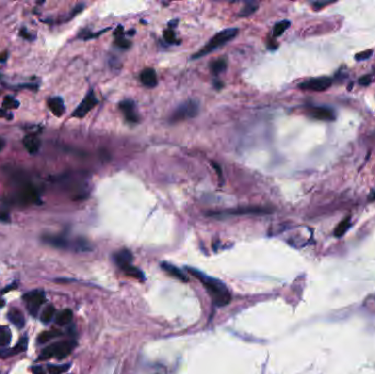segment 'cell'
I'll return each mask as SVG.
<instances>
[{
  "mask_svg": "<svg viewBox=\"0 0 375 374\" xmlns=\"http://www.w3.org/2000/svg\"><path fill=\"white\" fill-rule=\"evenodd\" d=\"M163 39L167 42V43L172 44V43H179V41L176 40V35L174 30L171 29H167V30L163 31Z\"/></svg>",
  "mask_w": 375,
  "mask_h": 374,
  "instance_id": "1f68e13d",
  "label": "cell"
},
{
  "mask_svg": "<svg viewBox=\"0 0 375 374\" xmlns=\"http://www.w3.org/2000/svg\"><path fill=\"white\" fill-rule=\"evenodd\" d=\"M259 9V5L258 3H255V2H248L246 3V6L243 8L242 11L239 12L238 16H240V18H247V16H249L251 15H254L255 12Z\"/></svg>",
  "mask_w": 375,
  "mask_h": 374,
  "instance_id": "484cf974",
  "label": "cell"
},
{
  "mask_svg": "<svg viewBox=\"0 0 375 374\" xmlns=\"http://www.w3.org/2000/svg\"><path fill=\"white\" fill-rule=\"evenodd\" d=\"M212 166H213V168H214V170L216 171V174H217V177H218V180H220V183H221V186H222V184L224 183V179H223V172H222V168H221V166L218 165V163H215V162H212Z\"/></svg>",
  "mask_w": 375,
  "mask_h": 374,
  "instance_id": "d6a6232c",
  "label": "cell"
},
{
  "mask_svg": "<svg viewBox=\"0 0 375 374\" xmlns=\"http://www.w3.org/2000/svg\"><path fill=\"white\" fill-rule=\"evenodd\" d=\"M23 146L30 154H36L41 147V141L34 134H28L23 137Z\"/></svg>",
  "mask_w": 375,
  "mask_h": 374,
  "instance_id": "2e32d148",
  "label": "cell"
},
{
  "mask_svg": "<svg viewBox=\"0 0 375 374\" xmlns=\"http://www.w3.org/2000/svg\"><path fill=\"white\" fill-rule=\"evenodd\" d=\"M11 341V331L6 326H0V347H6Z\"/></svg>",
  "mask_w": 375,
  "mask_h": 374,
  "instance_id": "4316f807",
  "label": "cell"
},
{
  "mask_svg": "<svg viewBox=\"0 0 375 374\" xmlns=\"http://www.w3.org/2000/svg\"><path fill=\"white\" fill-rule=\"evenodd\" d=\"M119 109L123 113L125 120L130 123H138V114L135 111V103L132 100L126 99L119 103Z\"/></svg>",
  "mask_w": 375,
  "mask_h": 374,
  "instance_id": "30bf717a",
  "label": "cell"
},
{
  "mask_svg": "<svg viewBox=\"0 0 375 374\" xmlns=\"http://www.w3.org/2000/svg\"><path fill=\"white\" fill-rule=\"evenodd\" d=\"M291 26V22L288 20H283V21H280V22H277L275 24V27H273V31H272V35L275 37H279L281 36L283 33L288 30V29L290 28Z\"/></svg>",
  "mask_w": 375,
  "mask_h": 374,
  "instance_id": "d4e9b609",
  "label": "cell"
},
{
  "mask_svg": "<svg viewBox=\"0 0 375 374\" xmlns=\"http://www.w3.org/2000/svg\"><path fill=\"white\" fill-rule=\"evenodd\" d=\"M27 348H28V338L22 337L14 348L3 349V350L0 351V358H8V357L16 356L21 354V352H24L27 350Z\"/></svg>",
  "mask_w": 375,
  "mask_h": 374,
  "instance_id": "5bb4252c",
  "label": "cell"
},
{
  "mask_svg": "<svg viewBox=\"0 0 375 374\" xmlns=\"http://www.w3.org/2000/svg\"><path fill=\"white\" fill-rule=\"evenodd\" d=\"M178 22H179L178 19H175V20L170 21V22L168 23V27H169L168 29H171V30H174V29L177 27V24H178Z\"/></svg>",
  "mask_w": 375,
  "mask_h": 374,
  "instance_id": "ab89813d",
  "label": "cell"
},
{
  "mask_svg": "<svg viewBox=\"0 0 375 374\" xmlns=\"http://www.w3.org/2000/svg\"><path fill=\"white\" fill-rule=\"evenodd\" d=\"M0 117H5V119H9L11 120L12 119V115L11 113L8 112V110H3V109H0Z\"/></svg>",
  "mask_w": 375,
  "mask_h": 374,
  "instance_id": "74e56055",
  "label": "cell"
},
{
  "mask_svg": "<svg viewBox=\"0 0 375 374\" xmlns=\"http://www.w3.org/2000/svg\"><path fill=\"white\" fill-rule=\"evenodd\" d=\"M48 107L57 117L62 116L65 113V103L61 97H50L48 100Z\"/></svg>",
  "mask_w": 375,
  "mask_h": 374,
  "instance_id": "9a60e30c",
  "label": "cell"
},
{
  "mask_svg": "<svg viewBox=\"0 0 375 374\" xmlns=\"http://www.w3.org/2000/svg\"><path fill=\"white\" fill-rule=\"evenodd\" d=\"M5 145H6L5 140H3V138L0 137V152H1V150L3 149V147H5Z\"/></svg>",
  "mask_w": 375,
  "mask_h": 374,
  "instance_id": "f6af8a7d",
  "label": "cell"
},
{
  "mask_svg": "<svg viewBox=\"0 0 375 374\" xmlns=\"http://www.w3.org/2000/svg\"><path fill=\"white\" fill-rule=\"evenodd\" d=\"M8 318H9V321L14 324L16 327H18V328H23L25 321H24L23 314L20 309H10V312L8 313Z\"/></svg>",
  "mask_w": 375,
  "mask_h": 374,
  "instance_id": "ac0fdd59",
  "label": "cell"
},
{
  "mask_svg": "<svg viewBox=\"0 0 375 374\" xmlns=\"http://www.w3.org/2000/svg\"><path fill=\"white\" fill-rule=\"evenodd\" d=\"M98 102L99 101L95 95V91L90 89L88 91L85 98H83L82 101L79 103V106L75 109V111L73 112V116L78 117V119H82V117H85L88 113L98 104Z\"/></svg>",
  "mask_w": 375,
  "mask_h": 374,
  "instance_id": "ba28073f",
  "label": "cell"
},
{
  "mask_svg": "<svg viewBox=\"0 0 375 374\" xmlns=\"http://www.w3.org/2000/svg\"><path fill=\"white\" fill-rule=\"evenodd\" d=\"M371 81H372V76H370V75H365V76H362L361 78H359V81H358V82H359V85L361 86H369Z\"/></svg>",
  "mask_w": 375,
  "mask_h": 374,
  "instance_id": "d590c367",
  "label": "cell"
},
{
  "mask_svg": "<svg viewBox=\"0 0 375 374\" xmlns=\"http://www.w3.org/2000/svg\"><path fill=\"white\" fill-rule=\"evenodd\" d=\"M162 268H163V270L165 271L166 273H168V275H169L170 276H174V278L182 281V282H188L189 281L188 276H185L179 268H177L176 266H174V264H171L169 262H163Z\"/></svg>",
  "mask_w": 375,
  "mask_h": 374,
  "instance_id": "e0dca14e",
  "label": "cell"
},
{
  "mask_svg": "<svg viewBox=\"0 0 375 374\" xmlns=\"http://www.w3.org/2000/svg\"><path fill=\"white\" fill-rule=\"evenodd\" d=\"M327 5H328V3H326V2L314 3V8H315V9H319V7H325V6H327Z\"/></svg>",
  "mask_w": 375,
  "mask_h": 374,
  "instance_id": "7bdbcfd3",
  "label": "cell"
},
{
  "mask_svg": "<svg viewBox=\"0 0 375 374\" xmlns=\"http://www.w3.org/2000/svg\"><path fill=\"white\" fill-rule=\"evenodd\" d=\"M271 210L261 207H244L235 210H229L226 214L228 215H248V214H254V215H263V214L271 213Z\"/></svg>",
  "mask_w": 375,
  "mask_h": 374,
  "instance_id": "8fae6325",
  "label": "cell"
},
{
  "mask_svg": "<svg viewBox=\"0 0 375 374\" xmlns=\"http://www.w3.org/2000/svg\"><path fill=\"white\" fill-rule=\"evenodd\" d=\"M332 79L329 77H317L311 78L309 81H305L298 85V88L302 90H310V91H325L331 86Z\"/></svg>",
  "mask_w": 375,
  "mask_h": 374,
  "instance_id": "9c48e42d",
  "label": "cell"
},
{
  "mask_svg": "<svg viewBox=\"0 0 375 374\" xmlns=\"http://www.w3.org/2000/svg\"><path fill=\"white\" fill-rule=\"evenodd\" d=\"M0 221H2V222H9V215H8V214H6V213L0 214Z\"/></svg>",
  "mask_w": 375,
  "mask_h": 374,
  "instance_id": "b9f144b4",
  "label": "cell"
},
{
  "mask_svg": "<svg viewBox=\"0 0 375 374\" xmlns=\"http://www.w3.org/2000/svg\"><path fill=\"white\" fill-rule=\"evenodd\" d=\"M76 347V341L74 340H66V341H60L56 343L50 344L46 347L43 351L41 352L39 360H46L49 358H57L64 359L67 356H69L71 351Z\"/></svg>",
  "mask_w": 375,
  "mask_h": 374,
  "instance_id": "3957f363",
  "label": "cell"
},
{
  "mask_svg": "<svg viewBox=\"0 0 375 374\" xmlns=\"http://www.w3.org/2000/svg\"><path fill=\"white\" fill-rule=\"evenodd\" d=\"M42 241L44 243L49 244V245L61 248V249H69V248H75L77 250L86 251L89 250V244L83 239H77L76 242H71L69 239H67L64 236H56V235H45L42 237Z\"/></svg>",
  "mask_w": 375,
  "mask_h": 374,
  "instance_id": "277c9868",
  "label": "cell"
},
{
  "mask_svg": "<svg viewBox=\"0 0 375 374\" xmlns=\"http://www.w3.org/2000/svg\"><path fill=\"white\" fill-rule=\"evenodd\" d=\"M114 259L117 266L122 268L132 262V254H130L128 249H122L119 253L114 255Z\"/></svg>",
  "mask_w": 375,
  "mask_h": 374,
  "instance_id": "ffe728a7",
  "label": "cell"
},
{
  "mask_svg": "<svg viewBox=\"0 0 375 374\" xmlns=\"http://www.w3.org/2000/svg\"><path fill=\"white\" fill-rule=\"evenodd\" d=\"M351 225V218L350 217H345L342 222H340L338 226H337L335 229V236L336 237H341L347 233V230L350 228Z\"/></svg>",
  "mask_w": 375,
  "mask_h": 374,
  "instance_id": "cb8c5ba5",
  "label": "cell"
},
{
  "mask_svg": "<svg viewBox=\"0 0 375 374\" xmlns=\"http://www.w3.org/2000/svg\"><path fill=\"white\" fill-rule=\"evenodd\" d=\"M32 372H33V374H46L45 371H44V369L42 368V367H40V365H39V367H33L32 368Z\"/></svg>",
  "mask_w": 375,
  "mask_h": 374,
  "instance_id": "f35d334b",
  "label": "cell"
},
{
  "mask_svg": "<svg viewBox=\"0 0 375 374\" xmlns=\"http://www.w3.org/2000/svg\"><path fill=\"white\" fill-rule=\"evenodd\" d=\"M121 269L124 271L125 275H128V276H132V278H135V279H137V280H144V279H145L144 273H143L138 268L134 267L132 263L126 264V266L122 267Z\"/></svg>",
  "mask_w": 375,
  "mask_h": 374,
  "instance_id": "7402d4cb",
  "label": "cell"
},
{
  "mask_svg": "<svg viewBox=\"0 0 375 374\" xmlns=\"http://www.w3.org/2000/svg\"><path fill=\"white\" fill-rule=\"evenodd\" d=\"M309 114L316 120L320 121H332L335 120V113L332 110L325 107H311Z\"/></svg>",
  "mask_w": 375,
  "mask_h": 374,
  "instance_id": "7c38bea8",
  "label": "cell"
},
{
  "mask_svg": "<svg viewBox=\"0 0 375 374\" xmlns=\"http://www.w3.org/2000/svg\"><path fill=\"white\" fill-rule=\"evenodd\" d=\"M62 333L58 330H55V329H52V330H49V331H44V333H42L39 338H37V342L39 343H44V342H48L49 340L53 339V338H56L58 337V336H61Z\"/></svg>",
  "mask_w": 375,
  "mask_h": 374,
  "instance_id": "83f0119b",
  "label": "cell"
},
{
  "mask_svg": "<svg viewBox=\"0 0 375 374\" xmlns=\"http://www.w3.org/2000/svg\"><path fill=\"white\" fill-rule=\"evenodd\" d=\"M372 51H365V52H362V53H359L356 55V60L359 61V62H362V61H365L368 60V58H370L371 56H372Z\"/></svg>",
  "mask_w": 375,
  "mask_h": 374,
  "instance_id": "e575fe53",
  "label": "cell"
},
{
  "mask_svg": "<svg viewBox=\"0 0 375 374\" xmlns=\"http://www.w3.org/2000/svg\"><path fill=\"white\" fill-rule=\"evenodd\" d=\"M8 58V52H3L0 54V63H5Z\"/></svg>",
  "mask_w": 375,
  "mask_h": 374,
  "instance_id": "60d3db41",
  "label": "cell"
},
{
  "mask_svg": "<svg viewBox=\"0 0 375 374\" xmlns=\"http://www.w3.org/2000/svg\"><path fill=\"white\" fill-rule=\"evenodd\" d=\"M83 8H85V5H82H82H78V6H76V7L74 8V10L71 11L70 16H69V19H71V18H73V16H75L76 15L79 14V12H82V11L83 10Z\"/></svg>",
  "mask_w": 375,
  "mask_h": 374,
  "instance_id": "8d00e7d4",
  "label": "cell"
},
{
  "mask_svg": "<svg viewBox=\"0 0 375 374\" xmlns=\"http://www.w3.org/2000/svg\"><path fill=\"white\" fill-rule=\"evenodd\" d=\"M24 301L27 302V309L32 316H36L41 309V306L45 303L46 296L44 291L42 290H34L25 294L23 296Z\"/></svg>",
  "mask_w": 375,
  "mask_h": 374,
  "instance_id": "8992f818",
  "label": "cell"
},
{
  "mask_svg": "<svg viewBox=\"0 0 375 374\" xmlns=\"http://www.w3.org/2000/svg\"><path fill=\"white\" fill-rule=\"evenodd\" d=\"M16 200L22 205L41 203L39 193H37L36 189L30 183L24 184V186L16 192Z\"/></svg>",
  "mask_w": 375,
  "mask_h": 374,
  "instance_id": "52a82bcc",
  "label": "cell"
},
{
  "mask_svg": "<svg viewBox=\"0 0 375 374\" xmlns=\"http://www.w3.org/2000/svg\"><path fill=\"white\" fill-rule=\"evenodd\" d=\"M19 35H20L21 37H23V39H25L27 41H33V40L35 39V36L33 35V34H31V33H29L28 30H27V29H25V28L21 29L20 32H19Z\"/></svg>",
  "mask_w": 375,
  "mask_h": 374,
  "instance_id": "836d02e7",
  "label": "cell"
},
{
  "mask_svg": "<svg viewBox=\"0 0 375 374\" xmlns=\"http://www.w3.org/2000/svg\"><path fill=\"white\" fill-rule=\"evenodd\" d=\"M114 39H115V44L121 49H129L130 46V42L129 40H126V37L124 36L123 27L122 26H119L115 29Z\"/></svg>",
  "mask_w": 375,
  "mask_h": 374,
  "instance_id": "44dd1931",
  "label": "cell"
},
{
  "mask_svg": "<svg viewBox=\"0 0 375 374\" xmlns=\"http://www.w3.org/2000/svg\"><path fill=\"white\" fill-rule=\"evenodd\" d=\"M69 368H70L69 363L61 364V365H55V364H49L48 365L49 374H62V373L66 372Z\"/></svg>",
  "mask_w": 375,
  "mask_h": 374,
  "instance_id": "4dcf8cb0",
  "label": "cell"
},
{
  "mask_svg": "<svg viewBox=\"0 0 375 374\" xmlns=\"http://www.w3.org/2000/svg\"><path fill=\"white\" fill-rule=\"evenodd\" d=\"M55 312H56V309L53 305L46 306V308L43 309V312H42V315H41L42 323H44V324L49 323L50 321H52V318L54 317V315H55Z\"/></svg>",
  "mask_w": 375,
  "mask_h": 374,
  "instance_id": "f1b7e54d",
  "label": "cell"
},
{
  "mask_svg": "<svg viewBox=\"0 0 375 374\" xmlns=\"http://www.w3.org/2000/svg\"><path fill=\"white\" fill-rule=\"evenodd\" d=\"M19 106H20V102L11 96L5 97V99H3L2 101V107L3 109H6V110H12V109L19 108Z\"/></svg>",
  "mask_w": 375,
  "mask_h": 374,
  "instance_id": "f546056e",
  "label": "cell"
},
{
  "mask_svg": "<svg viewBox=\"0 0 375 374\" xmlns=\"http://www.w3.org/2000/svg\"><path fill=\"white\" fill-rule=\"evenodd\" d=\"M238 32L239 30L237 28H229V29H225V30L221 31L220 33H217L216 35H214L212 39L209 41V43L206 44L203 49H200L199 52L196 53L195 55L192 56V60H196V58H200L208 55V54L212 53L214 49H217L218 48H221V46L228 43L229 41L235 39L236 35L238 34Z\"/></svg>",
  "mask_w": 375,
  "mask_h": 374,
  "instance_id": "7a4b0ae2",
  "label": "cell"
},
{
  "mask_svg": "<svg viewBox=\"0 0 375 374\" xmlns=\"http://www.w3.org/2000/svg\"><path fill=\"white\" fill-rule=\"evenodd\" d=\"M227 67V61L224 57H220L214 60L212 63L210 64V70L211 73L215 76H218V75L222 74L223 71H225Z\"/></svg>",
  "mask_w": 375,
  "mask_h": 374,
  "instance_id": "d6986e66",
  "label": "cell"
},
{
  "mask_svg": "<svg viewBox=\"0 0 375 374\" xmlns=\"http://www.w3.org/2000/svg\"><path fill=\"white\" fill-rule=\"evenodd\" d=\"M375 199V192H373V195L370 196V200H374Z\"/></svg>",
  "mask_w": 375,
  "mask_h": 374,
  "instance_id": "bcb514c9",
  "label": "cell"
},
{
  "mask_svg": "<svg viewBox=\"0 0 375 374\" xmlns=\"http://www.w3.org/2000/svg\"><path fill=\"white\" fill-rule=\"evenodd\" d=\"M71 319H73V312H71V309H67L62 310V312L57 314L56 323H57V325L65 326V325H67V324H69L71 322Z\"/></svg>",
  "mask_w": 375,
  "mask_h": 374,
  "instance_id": "603a6c76",
  "label": "cell"
},
{
  "mask_svg": "<svg viewBox=\"0 0 375 374\" xmlns=\"http://www.w3.org/2000/svg\"><path fill=\"white\" fill-rule=\"evenodd\" d=\"M199 113V104L196 101H185L182 104L176 109L170 116V122L176 123V122L184 121L187 119L195 117Z\"/></svg>",
  "mask_w": 375,
  "mask_h": 374,
  "instance_id": "5b68a950",
  "label": "cell"
},
{
  "mask_svg": "<svg viewBox=\"0 0 375 374\" xmlns=\"http://www.w3.org/2000/svg\"><path fill=\"white\" fill-rule=\"evenodd\" d=\"M141 81L147 88H155L158 83V78L154 68H145L140 75Z\"/></svg>",
  "mask_w": 375,
  "mask_h": 374,
  "instance_id": "4fadbf2b",
  "label": "cell"
},
{
  "mask_svg": "<svg viewBox=\"0 0 375 374\" xmlns=\"http://www.w3.org/2000/svg\"><path fill=\"white\" fill-rule=\"evenodd\" d=\"M223 86H224V85H223V82H221V81H215V82H214V87H215L216 89H222Z\"/></svg>",
  "mask_w": 375,
  "mask_h": 374,
  "instance_id": "ee69618b",
  "label": "cell"
},
{
  "mask_svg": "<svg viewBox=\"0 0 375 374\" xmlns=\"http://www.w3.org/2000/svg\"><path fill=\"white\" fill-rule=\"evenodd\" d=\"M185 270L190 272L193 276H196L203 284L206 291L209 292L210 296L212 297L214 304L217 306H225L229 303L231 300V294L226 285L221 282L220 280L214 279L208 275H204L203 272L191 267H187Z\"/></svg>",
  "mask_w": 375,
  "mask_h": 374,
  "instance_id": "6da1fadb",
  "label": "cell"
}]
</instances>
